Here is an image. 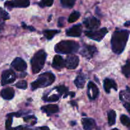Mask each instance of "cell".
<instances>
[{
    "label": "cell",
    "instance_id": "6da1fadb",
    "mask_svg": "<svg viewBox=\"0 0 130 130\" xmlns=\"http://www.w3.org/2000/svg\"><path fill=\"white\" fill-rule=\"evenodd\" d=\"M129 31L128 30H116L114 32L111 39L112 49L114 53L121 54L125 48L129 38Z\"/></svg>",
    "mask_w": 130,
    "mask_h": 130
},
{
    "label": "cell",
    "instance_id": "7a4b0ae2",
    "mask_svg": "<svg viewBox=\"0 0 130 130\" xmlns=\"http://www.w3.org/2000/svg\"><path fill=\"white\" fill-rule=\"evenodd\" d=\"M79 44L73 41H62L55 47V51L61 54H72L77 52Z\"/></svg>",
    "mask_w": 130,
    "mask_h": 130
},
{
    "label": "cell",
    "instance_id": "3957f363",
    "mask_svg": "<svg viewBox=\"0 0 130 130\" xmlns=\"http://www.w3.org/2000/svg\"><path fill=\"white\" fill-rule=\"evenodd\" d=\"M55 79L54 74L52 72H44L41 74L35 81L32 83L31 87L33 90L38 88L47 87L52 85Z\"/></svg>",
    "mask_w": 130,
    "mask_h": 130
},
{
    "label": "cell",
    "instance_id": "277c9868",
    "mask_svg": "<svg viewBox=\"0 0 130 130\" xmlns=\"http://www.w3.org/2000/svg\"><path fill=\"white\" fill-rule=\"evenodd\" d=\"M46 53L44 50H39L34 54L31 60L32 71L34 74H37L41 71L44 67L46 58Z\"/></svg>",
    "mask_w": 130,
    "mask_h": 130
},
{
    "label": "cell",
    "instance_id": "5b68a950",
    "mask_svg": "<svg viewBox=\"0 0 130 130\" xmlns=\"http://www.w3.org/2000/svg\"><path fill=\"white\" fill-rule=\"evenodd\" d=\"M108 32L107 28L104 27L96 31H86L85 32V35L93 40L96 41H100L105 37V34Z\"/></svg>",
    "mask_w": 130,
    "mask_h": 130
},
{
    "label": "cell",
    "instance_id": "8992f818",
    "mask_svg": "<svg viewBox=\"0 0 130 130\" xmlns=\"http://www.w3.org/2000/svg\"><path fill=\"white\" fill-rule=\"evenodd\" d=\"M16 79V75L13 71L11 69L5 70L1 74V82L2 86L8 85L13 83Z\"/></svg>",
    "mask_w": 130,
    "mask_h": 130
},
{
    "label": "cell",
    "instance_id": "52a82bcc",
    "mask_svg": "<svg viewBox=\"0 0 130 130\" xmlns=\"http://www.w3.org/2000/svg\"><path fill=\"white\" fill-rule=\"evenodd\" d=\"M30 5V0H11L5 3L6 7L11 8H27Z\"/></svg>",
    "mask_w": 130,
    "mask_h": 130
},
{
    "label": "cell",
    "instance_id": "ba28073f",
    "mask_svg": "<svg viewBox=\"0 0 130 130\" xmlns=\"http://www.w3.org/2000/svg\"><path fill=\"white\" fill-rule=\"evenodd\" d=\"M96 52H97V49H96V48L95 46L85 44L83 47L80 53L83 57L90 59V58H91L95 55V54Z\"/></svg>",
    "mask_w": 130,
    "mask_h": 130
},
{
    "label": "cell",
    "instance_id": "9c48e42d",
    "mask_svg": "<svg viewBox=\"0 0 130 130\" xmlns=\"http://www.w3.org/2000/svg\"><path fill=\"white\" fill-rule=\"evenodd\" d=\"M79 57L74 55H68L65 61L66 67L68 69H75L77 68L79 65Z\"/></svg>",
    "mask_w": 130,
    "mask_h": 130
},
{
    "label": "cell",
    "instance_id": "30bf717a",
    "mask_svg": "<svg viewBox=\"0 0 130 130\" xmlns=\"http://www.w3.org/2000/svg\"><path fill=\"white\" fill-rule=\"evenodd\" d=\"M11 67L15 70L20 72H23L27 69V63L22 58L17 57L11 63Z\"/></svg>",
    "mask_w": 130,
    "mask_h": 130
},
{
    "label": "cell",
    "instance_id": "8fae6325",
    "mask_svg": "<svg viewBox=\"0 0 130 130\" xmlns=\"http://www.w3.org/2000/svg\"><path fill=\"white\" fill-rule=\"evenodd\" d=\"M85 27L90 30L96 29L100 26V21L95 17L87 18L83 22Z\"/></svg>",
    "mask_w": 130,
    "mask_h": 130
},
{
    "label": "cell",
    "instance_id": "7c38bea8",
    "mask_svg": "<svg viewBox=\"0 0 130 130\" xmlns=\"http://www.w3.org/2000/svg\"><path fill=\"white\" fill-rule=\"evenodd\" d=\"M87 94L88 95V97L91 100H94L96 98H97L99 94V88L96 86V85L91 81L89 82L88 85Z\"/></svg>",
    "mask_w": 130,
    "mask_h": 130
},
{
    "label": "cell",
    "instance_id": "4fadbf2b",
    "mask_svg": "<svg viewBox=\"0 0 130 130\" xmlns=\"http://www.w3.org/2000/svg\"><path fill=\"white\" fill-rule=\"evenodd\" d=\"M81 33H82V25L81 24L74 25L66 31V34L68 36L71 37H79L81 35Z\"/></svg>",
    "mask_w": 130,
    "mask_h": 130
},
{
    "label": "cell",
    "instance_id": "5bb4252c",
    "mask_svg": "<svg viewBox=\"0 0 130 130\" xmlns=\"http://www.w3.org/2000/svg\"><path fill=\"white\" fill-rule=\"evenodd\" d=\"M66 66L65 60L60 55H55L52 62V67L56 69L60 70Z\"/></svg>",
    "mask_w": 130,
    "mask_h": 130
},
{
    "label": "cell",
    "instance_id": "9a60e30c",
    "mask_svg": "<svg viewBox=\"0 0 130 130\" xmlns=\"http://www.w3.org/2000/svg\"><path fill=\"white\" fill-rule=\"evenodd\" d=\"M104 87L105 92L107 93H109L110 92L111 89H114L116 91L118 90V86H117V84L116 83V82L114 80L111 79L106 78L104 80Z\"/></svg>",
    "mask_w": 130,
    "mask_h": 130
},
{
    "label": "cell",
    "instance_id": "2e32d148",
    "mask_svg": "<svg viewBox=\"0 0 130 130\" xmlns=\"http://www.w3.org/2000/svg\"><path fill=\"white\" fill-rule=\"evenodd\" d=\"M82 124L85 130H93L96 126L95 120L91 118H83L82 119Z\"/></svg>",
    "mask_w": 130,
    "mask_h": 130
},
{
    "label": "cell",
    "instance_id": "e0dca14e",
    "mask_svg": "<svg viewBox=\"0 0 130 130\" xmlns=\"http://www.w3.org/2000/svg\"><path fill=\"white\" fill-rule=\"evenodd\" d=\"M15 95V91L12 88H6L1 91V96L5 100H11Z\"/></svg>",
    "mask_w": 130,
    "mask_h": 130
},
{
    "label": "cell",
    "instance_id": "ac0fdd59",
    "mask_svg": "<svg viewBox=\"0 0 130 130\" xmlns=\"http://www.w3.org/2000/svg\"><path fill=\"white\" fill-rule=\"evenodd\" d=\"M41 110L44 112L48 114H52L57 113L58 112V107L57 105H53V104H50V105H45L41 107Z\"/></svg>",
    "mask_w": 130,
    "mask_h": 130
},
{
    "label": "cell",
    "instance_id": "d6986e66",
    "mask_svg": "<svg viewBox=\"0 0 130 130\" xmlns=\"http://www.w3.org/2000/svg\"><path fill=\"white\" fill-rule=\"evenodd\" d=\"M85 81H86L85 76L83 74H79L75 79L74 83L78 88H83L85 86Z\"/></svg>",
    "mask_w": 130,
    "mask_h": 130
},
{
    "label": "cell",
    "instance_id": "ffe728a7",
    "mask_svg": "<svg viewBox=\"0 0 130 130\" xmlns=\"http://www.w3.org/2000/svg\"><path fill=\"white\" fill-rule=\"evenodd\" d=\"M116 113L114 110H111L108 112V123L109 126H113L116 123Z\"/></svg>",
    "mask_w": 130,
    "mask_h": 130
},
{
    "label": "cell",
    "instance_id": "44dd1931",
    "mask_svg": "<svg viewBox=\"0 0 130 130\" xmlns=\"http://www.w3.org/2000/svg\"><path fill=\"white\" fill-rule=\"evenodd\" d=\"M60 32V30H45L43 31V34H44V36L48 40H51L53 39L55 35Z\"/></svg>",
    "mask_w": 130,
    "mask_h": 130
},
{
    "label": "cell",
    "instance_id": "7402d4cb",
    "mask_svg": "<svg viewBox=\"0 0 130 130\" xmlns=\"http://www.w3.org/2000/svg\"><path fill=\"white\" fill-rule=\"evenodd\" d=\"M55 89L60 94V95H64V97H67V95H70V93H69L68 88L67 87H66L65 86H63V85L57 86V87L55 88Z\"/></svg>",
    "mask_w": 130,
    "mask_h": 130
},
{
    "label": "cell",
    "instance_id": "603a6c76",
    "mask_svg": "<svg viewBox=\"0 0 130 130\" xmlns=\"http://www.w3.org/2000/svg\"><path fill=\"white\" fill-rule=\"evenodd\" d=\"M123 74L126 77H130V60L127 61L126 63L122 67Z\"/></svg>",
    "mask_w": 130,
    "mask_h": 130
},
{
    "label": "cell",
    "instance_id": "cb8c5ba5",
    "mask_svg": "<svg viewBox=\"0 0 130 130\" xmlns=\"http://www.w3.org/2000/svg\"><path fill=\"white\" fill-rule=\"evenodd\" d=\"M76 0H60V3L64 8H71L75 5Z\"/></svg>",
    "mask_w": 130,
    "mask_h": 130
},
{
    "label": "cell",
    "instance_id": "d4e9b609",
    "mask_svg": "<svg viewBox=\"0 0 130 130\" xmlns=\"http://www.w3.org/2000/svg\"><path fill=\"white\" fill-rule=\"evenodd\" d=\"M80 15H81V14H80V13L79 12V11H73V12L70 15L68 19V22L69 23L74 22L76 20H78L79 18L80 17Z\"/></svg>",
    "mask_w": 130,
    "mask_h": 130
},
{
    "label": "cell",
    "instance_id": "484cf974",
    "mask_svg": "<svg viewBox=\"0 0 130 130\" xmlns=\"http://www.w3.org/2000/svg\"><path fill=\"white\" fill-rule=\"evenodd\" d=\"M121 122L124 126L130 128V119L126 115H122L120 118Z\"/></svg>",
    "mask_w": 130,
    "mask_h": 130
},
{
    "label": "cell",
    "instance_id": "4316f807",
    "mask_svg": "<svg viewBox=\"0 0 130 130\" xmlns=\"http://www.w3.org/2000/svg\"><path fill=\"white\" fill-rule=\"evenodd\" d=\"M15 86L17 88L22 89V90H25L27 88V83L25 80H22V81H19V82L15 84Z\"/></svg>",
    "mask_w": 130,
    "mask_h": 130
},
{
    "label": "cell",
    "instance_id": "83f0119b",
    "mask_svg": "<svg viewBox=\"0 0 130 130\" xmlns=\"http://www.w3.org/2000/svg\"><path fill=\"white\" fill-rule=\"evenodd\" d=\"M9 19H10V16H9L8 13L6 11H5V10L0 8V20H8Z\"/></svg>",
    "mask_w": 130,
    "mask_h": 130
},
{
    "label": "cell",
    "instance_id": "f1b7e54d",
    "mask_svg": "<svg viewBox=\"0 0 130 130\" xmlns=\"http://www.w3.org/2000/svg\"><path fill=\"white\" fill-rule=\"evenodd\" d=\"M60 96L57 95H53L52 96H49V97H44L43 98L44 100H46V102H57L59 100Z\"/></svg>",
    "mask_w": 130,
    "mask_h": 130
},
{
    "label": "cell",
    "instance_id": "f546056e",
    "mask_svg": "<svg viewBox=\"0 0 130 130\" xmlns=\"http://www.w3.org/2000/svg\"><path fill=\"white\" fill-rule=\"evenodd\" d=\"M54 0H42L41 2L39 3L41 7H44V6H52Z\"/></svg>",
    "mask_w": 130,
    "mask_h": 130
},
{
    "label": "cell",
    "instance_id": "4dcf8cb0",
    "mask_svg": "<svg viewBox=\"0 0 130 130\" xmlns=\"http://www.w3.org/2000/svg\"><path fill=\"white\" fill-rule=\"evenodd\" d=\"M13 121V118L12 117H8L7 120L6 121V123H5V127H6V129L7 130L10 129L11 126V124H12Z\"/></svg>",
    "mask_w": 130,
    "mask_h": 130
},
{
    "label": "cell",
    "instance_id": "1f68e13d",
    "mask_svg": "<svg viewBox=\"0 0 130 130\" xmlns=\"http://www.w3.org/2000/svg\"><path fill=\"white\" fill-rule=\"evenodd\" d=\"M19 130H41L40 128H37L35 129H33V128H30L28 126H20L19 127Z\"/></svg>",
    "mask_w": 130,
    "mask_h": 130
},
{
    "label": "cell",
    "instance_id": "d6a6232c",
    "mask_svg": "<svg viewBox=\"0 0 130 130\" xmlns=\"http://www.w3.org/2000/svg\"><path fill=\"white\" fill-rule=\"evenodd\" d=\"M65 18L61 17L60 18L59 20H58V25L59 27H63V22H64Z\"/></svg>",
    "mask_w": 130,
    "mask_h": 130
},
{
    "label": "cell",
    "instance_id": "836d02e7",
    "mask_svg": "<svg viewBox=\"0 0 130 130\" xmlns=\"http://www.w3.org/2000/svg\"><path fill=\"white\" fill-rule=\"evenodd\" d=\"M22 27L24 28V29H28L30 30H31V31H34V30H35V29H34V27L30 26H27L26 24H24V23H22Z\"/></svg>",
    "mask_w": 130,
    "mask_h": 130
},
{
    "label": "cell",
    "instance_id": "e575fe53",
    "mask_svg": "<svg viewBox=\"0 0 130 130\" xmlns=\"http://www.w3.org/2000/svg\"><path fill=\"white\" fill-rule=\"evenodd\" d=\"M124 107H125V109H126L127 111L129 112V114H130V103L128 102H125L124 104Z\"/></svg>",
    "mask_w": 130,
    "mask_h": 130
},
{
    "label": "cell",
    "instance_id": "d590c367",
    "mask_svg": "<svg viewBox=\"0 0 130 130\" xmlns=\"http://www.w3.org/2000/svg\"><path fill=\"white\" fill-rule=\"evenodd\" d=\"M36 119V118L34 116H27L25 117V118H24V120L25 121L28 122L29 120H30V119Z\"/></svg>",
    "mask_w": 130,
    "mask_h": 130
},
{
    "label": "cell",
    "instance_id": "8d00e7d4",
    "mask_svg": "<svg viewBox=\"0 0 130 130\" xmlns=\"http://www.w3.org/2000/svg\"><path fill=\"white\" fill-rule=\"evenodd\" d=\"M40 128L41 130H50V128L48 126H42L40 127Z\"/></svg>",
    "mask_w": 130,
    "mask_h": 130
},
{
    "label": "cell",
    "instance_id": "74e56055",
    "mask_svg": "<svg viewBox=\"0 0 130 130\" xmlns=\"http://www.w3.org/2000/svg\"><path fill=\"white\" fill-rule=\"evenodd\" d=\"M124 26H126V27L130 26V21L126 22L125 24H124Z\"/></svg>",
    "mask_w": 130,
    "mask_h": 130
},
{
    "label": "cell",
    "instance_id": "f35d334b",
    "mask_svg": "<svg viewBox=\"0 0 130 130\" xmlns=\"http://www.w3.org/2000/svg\"><path fill=\"white\" fill-rule=\"evenodd\" d=\"M3 26H4V23L0 24V32H1V30L3 29Z\"/></svg>",
    "mask_w": 130,
    "mask_h": 130
},
{
    "label": "cell",
    "instance_id": "ab89813d",
    "mask_svg": "<svg viewBox=\"0 0 130 130\" xmlns=\"http://www.w3.org/2000/svg\"><path fill=\"white\" fill-rule=\"evenodd\" d=\"M18 128H19H19H10V129H8V130H17V129Z\"/></svg>",
    "mask_w": 130,
    "mask_h": 130
},
{
    "label": "cell",
    "instance_id": "60d3db41",
    "mask_svg": "<svg viewBox=\"0 0 130 130\" xmlns=\"http://www.w3.org/2000/svg\"><path fill=\"white\" fill-rule=\"evenodd\" d=\"M71 104H72V105H73L74 106H75V105H77V104H76V103L74 102H71Z\"/></svg>",
    "mask_w": 130,
    "mask_h": 130
},
{
    "label": "cell",
    "instance_id": "b9f144b4",
    "mask_svg": "<svg viewBox=\"0 0 130 130\" xmlns=\"http://www.w3.org/2000/svg\"><path fill=\"white\" fill-rule=\"evenodd\" d=\"M71 124L73 126V125H74V124H76V123H75V122H71Z\"/></svg>",
    "mask_w": 130,
    "mask_h": 130
},
{
    "label": "cell",
    "instance_id": "7bdbcfd3",
    "mask_svg": "<svg viewBox=\"0 0 130 130\" xmlns=\"http://www.w3.org/2000/svg\"><path fill=\"white\" fill-rule=\"evenodd\" d=\"M127 90H128V91H129V92L130 93V88H129L127 87Z\"/></svg>",
    "mask_w": 130,
    "mask_h": 130
},
{
    "label": "cell",
    "instance_id": "ee69618b",
    "mask_svg": "<svg viewBox=\"0 0 130 130\" xmlns=\"http://www.w3.org/2000/svg\"><path fill=\"white\" fill-rule=\"evenodd\" d=\"M112 130H119V129H117V128H114V129H112Z\"/></svg>",
    "mask_w": 130,
    "mask_h": 130
}]
</instances>
